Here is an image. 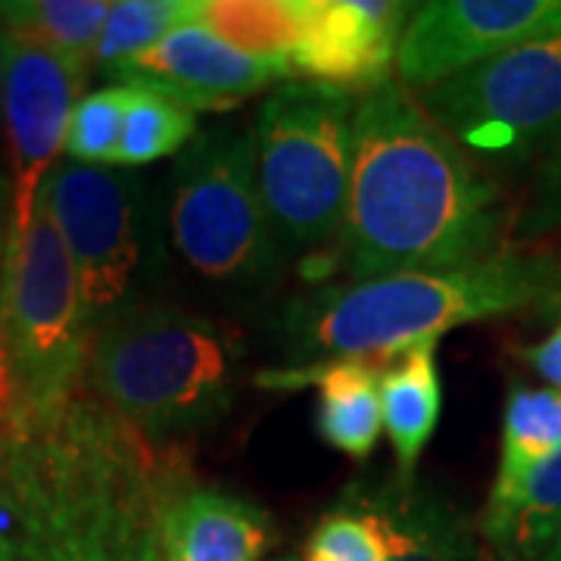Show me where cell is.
<instances>
[{"label":"cell","mask_w":561,"mask_h":561,"mask_svg":"<svg viewBox=\"0 0 561 561\" xmlns=\"http://www.w3.org/2000/svg\"><path fill=\"white\" fill-rule=\"evenodd\" d=\"M505 203L405 84L362 94L353 116V172L341 225L350 280L449 272L502 253Z\"/></svg>","instance_id":"cell-1"},{"label":"cell","mask_w":561,"mask_h":561,"mask_svg":"<svg viewBox=\"0 0 561 561\" xmlns=\"http://www.w3.org/2000/svg\"><path fill=\"white\" fill-rule=\"evenodd\" d=\"M153 443L88 387L0 419V561H113L122 524L157 478Z\"/></svg>","instance_id":"cell-2"},{"label":"cell","mask_w":561,"mask_h":561,"mask_svg":"<svg viewBox=\"0 0 561 561\" xmlns=\"http://www.w3.org/2000/svg\"><path fill=\"white\" fill-rule=\"evenodd\" d=\"M561 262L549 253L502 250L449 272L324 284L284 312V334L306 359L387 362L419 343H437L453 328L500 319L549 300Z\"/></svg>","instance_id":"cell-3"},{"label":"cell","mask_w":561,"mask_h":561,"mask_svg":"<svg viewBox=\"0 0 561 561\" xmlns=\"http://www.w3.org/2000/svg\"><path fill=\"white\" fill-rule=\"evenodd\" d=\"M234 371L238 350L221 324L140 300L91 334L84 387L144 440L162 443L225 419Z\"/></svg>","instance_id":"cell-4"},{"label":"cell","mask_w":561,"mask_h":561,"mask_svg":"<svg viewBox=\"0 0 561 561\" xmlns=\"http://www.w3.org/2000/svg\"><path fill=\"white\" fill-rule=\"evenodd\" d=\"M356 103L312 81H287L262 103L253 128L256 179L284 253L319 250L341 234Z\"/></svg>","instance_id":"cell-5"},{"label":"cell","mask_w":561,"mask_h":561,"mask_svg":"<svg viewBox=\"0 0 561 561\" xmlns=\"http://www.w3.org/2000/svg\"><path fill=\"white\" fill-rule=\"evenodd\" d=\"M165 219L172 247L201 278L250 290L280 272L284 247L262 201L253 131H197L169 175Z\"/></svg>","instance_id":"cell-6"},{"label":"cell","mask_w":561,"mask_h":561,"mask_svg":"<svg viewBox=\"0 0 561 561\" xmlns=\"http://www.w3.org/2000/svg\"><path fill=\"white\" fill-rule=\"evenodd\" d=\"M91 331L79 280L47 206L20 243L3 250L0 368L13 412H41L84 387Z\"/></svg>","instance_id":"cell-7"},{"label":"cell","mask_w":561,"mask_h":561,"mask_svg":"<svg viewBox=\"0 0 561 561\" xmlns=\"http://www.w3.org/2000/svg\"><path fill=\"white\" fill-rule=\"evenodd\" d=\"M41 203L60 231L79 280L88 331L140 302V287L160 268V234L144 181L60 160L41 187Z\"/></svg>","instance_id":"cell-8"},{"label":"cell","mask_w":561,"mask_h":561,"mask_svg":"<svg viewBox=\"0 0 561 561\" xmlns=\"http://www.w3.org/2000/svg\"><path fill=\"white\" fill-rule=\"evenodd\" d=\"M419 101L478 165L537 160L561 140V32L419 91Z\"/></svg>","instance_id":"cell-9"},{"label":"cell","mask_w":561,"mask_h":561,"mask_svg":"<svg viewBox=\"0 0 561 561\" xmlns=\"http://www.w3.org/2000/svg\"><path fill=\"white\" fill-rule=\"evenodd\" d=\"M81 84L66 62L35 38L7 28V81H3V131L10 147V225L7 247L20 243L38 209L50 169L57 165L66 125Z\"/></svg>","instance_id":"cell-10"},{"label":"cell","mask_w":561,"mask_h":561,"mask_svg":"<svg viewBox=\"0 0 561 561\" xmlns=\"http://www.w3.org/2000/svg\"><path fill=\"white\" fill-rule=\"evenodd\" d=\"M561 32V0H431L402 32L397 69L427 91L527 41Z\"/></svg>","instance_id":"cell-11"},{"label":"cell","mask_w":561,"mask_h":561,"mask_svg":"<svg viewBox=\"0 0 561 561\" xmlns=\"http://www.w3.org/2000/svg\"><path fill=\"white\" fill-rule=\"evenodd\" d=\"M419 3L294 0L297 41L280 62L284 79L371 94L397 69L402 32Z\"/></svg>","instance_id":"cell-12"},{"label":"cell","mask_w":561,"mask_h":561,"mask_svg":"<svg viewBox=\"0 0 561 561\" xmlns=\"http://www.w3.org/2000/svg\"><path fill=\"white\" fill-rule=\"evenodd\" d=\"M110 79L125 88L153 91L191 113H221L284 79L280 66L243 54L206 25L187 22L150 50L119 66Z\"/></svg>","instance_id":"cell-13"},{"label":"cell","mask_w":561,"mask_h":561,"mask_svg":"<svg viewBox=\"0 0 561 561\" xmlns=\"http://www.w3.org/2000/svg\"><path fill=\"white\" fill-rule=\"evenodd\" d=\"M160 530L165 561H260L272 534L260 505L191 483L179 465L165 481Z\"/></svg>","instance_id":"cell-14"},{"label":"cell","mask_w":561,"mask_h":561,"mask_svg":"<svg viewBox=\"0 0 561 561\" xmlns=\"http://www.w3.org/2000/svg\"><path fill=\"white\" fill-rule=\"evenodd\" d=\"M350 500L375 515L387 542V561H478V534L449 496L419 478H400L375 490H350Z\"/></svg>","instance_id":"cell-15"},{"label":"cell","mask_w":561,"mask_h":561,"mask_svg":"<svg viewBox=\"0 0 561 561\" xmlns=\"http://www.w3.org/2000/svg\"><path fill=\"white\" fill-rule=\"evenodd\" d=\"M381 378L383 368L375 359H321L260 371L256 383L265 390L316 387L321 440L350 459L365 461L383 427Z\"/></svg>","instance_id":"cell-16"},{"label":"cell","mask_w":561,"mask_h":561,"mask_svg":"<svg viewBox=\"0 0 561 561\" xmlns=\"http://www.w3.org/2000/svg\"><path fill=\"white\" fill-rule=\"evenodd\" d=\"M381 412L383 431L397 456V474L415 478L443 412L437 343H419L402 353L400 365L383 368Z\"/></svg>","instance_id":"cell-17"},{"label":"cell","mask_w":561,"mask_h":561,"mask_svg":"<svg viewBox=\"0 0 561 561\" xmlns=\"http://www.w3.org/2000/svg\"><path fill=\"white\" fill-rule=\"evenodd\" d=\"M561 453V390L512 383L502 415L500 471L483 512H496L512 500L540 465Z\"/></svg>","instance_id":"cell-18"},{"label":"cell","mask_w":561,"mask_h":561,"mask_svg":"<svg viewBox=\"0 0 561 561\" xmlns=\"http://www.w3.org/2000/svg\"><path fill=\"white\" fill-rule=\"evenodd\" d=\"M481 537L500 561H540L561 537V453L540 465L518 493L481 515Z\"/></svg>","instance_id":"cell-19"},{"label":"cell","mask_w":561,"mask_h":561,"mask_svg":"<svg viewBox=\"0 0 561 561\" xmlns=\"http://www.w3.org/2000/svg\"><path fill=\"white\" fill-rule=\"evenodd\" d=\"M110 10L113 3L103 0H13L0 3V20L7 28L54 50L79 79L88 81Z\"/></svg>","instance_id":"cell-20"},{"label":"cell","mask_w":561,"mask_h":561,"mask_svg":"<svg viewBox=\"0 0 561 561\" xmlns=\"http://www.w3.org/2000/svg\"><path fill=\"white\" fill-rule=\"evenodd\" d=\"M203 0H119L113 3L94 66L103 76H113L119 66L150 50L179 25L201 20Z\"/></svg>","instance_id":"cell-21"},{"label":"cell","mask_w":561,"mask_h":561,"mask_svg":"<svg viewBox=\"0 0 561 561\" xmlns=\"http://www.w3.org/2000/svg\"><path fill=\"white\" fill-rule=\"evenodd\" d=\"M194 138H197V113L184 110L162 94L131 88L116 165L135 169V165L175 157Z\"/></svg>","instance_id":"cell-22"},{"label":"cell","mask_w":561,"mask_h":561,"mask_svg":"<svg viewBox=\"0 0 561 561\" xmlns=\"http://www.w3.org/2000/svg\"><path fill=\"white\" fill-rule=\"evenodd\" d=\"M201 25L243 54L280 66L297 41L294 0L280 3H209L203 0ZM284 72V69H280Z\"/></svg>","instance_id":"cell-23"},{"label":"cell","mask_w":561,"mask_h":561,"mask_svg":"<svg viewBox=\"0 0 561 561\" xmlns=\"http://www.w3.org/2000/svg\"><path fill=\"white\" fill-rule=\"evenodd\" d=\"M131 101V88L125 84H110L84 94L66 125V140L62 153L69 162L81 165H116L122 144V128H125V113Z\"/></svg>","instance_id":"cell-24"},{"label":"cell","mask_w":561,"mask_h":561,"mask_svg":"<svg viewBox=\"0 0 561 561\" xmlns=\"http://www.w3.org/2000/svg\"><path fill=\"white\" fill-rule=\"evenodd\" d=\"M306 561H387L381 524L356 502L343 500L312 527L306 540Z\"/></svg>","instance_id":"cell-25"},{"label":"cell","mask_w":561,"mask_h":561,"mask_svg":"<svg viewBox=\"0 0 561 561\" xmlns=\"http://www.w3.org/2000/svg\"><path fill=\"white\" fill-rule=\"evenodd\" d=\"M172 461H162L160 474L147 483L131 502L125 524H122L119 542H116V559L113 561H165L162 559V493L169 481Z\"/></svg>","instance_id":"cell-26"},{"label":"cell","mask_w":561,"mask_h":561,"mask_svg":"<svg viewBox=\"0 0 561 561\" xmlns=\"http://www.w3.org/2000/svg\"><path fill=\"white\" fill-rule=\"evenodd\" d=\"M561 231V140L542 157L524 213L515 221L518 241H540Z\"/></svg>","instance_id":"cell-27"},{"label":"cell","mask_w":561,"mask_h":561,"mask_svg":"<svg viewBox=\"0 0 561 561\" xmlns=\"http://www.w3.org/2000/svg\"><path fill=\"white\" fill-rule=\"evenodd\" d=\"M537 375H540L542 381L552 383L556 390H561V302H559V321H556V328L542 337L540 343H534V346H524L522 353H518Z\"/></svg>","instance_id":"cell-28"},{"label":"cell","mask_w":561,"mask_h":561,"mask_svg":"<svg viewBox=\"0 0 561 561\" xmlns=\"http://www.w3.org/2000/svg\"><path fill=\"white\" fill-rule=\"evenodd\" d=\"M10 184L3 181L0 175V272H3V250H7V231H3V225H10Z\"/></svg>","instance_id":"cell-29"},{"label":"cell","mask_w":561,"mask_h":561,"mask_svg":"<svg viewBox=\"0 0 561 561\" xmlns=\"http://www.w3.org/2000/svg\"><path fill=\"white\" fill-rule=\"evenodd\" d=\"M3 81H7V25L0 20V119H3Z\"/></svg>","instance_id":"cell-30"},{"label":"cell","mask_w":561,"mask_h":561,"mask_svg":"<svg viewBox=\"0 0 561 561\" xmlns=\"http://www.w3.org/2000/svg\"><path fill=\"white\" fill-rule=\"evenodd\" d=\"M540 561H561V537L556 540V546H552V549H549V552H546Z\"/></svg>","instance_id":"cell-31"},{"label":"cell","mask_w":561,"mask_h":561,"mask_svg":"<svg viewBox=\"0 0 561 561\" xmlns=\"http://www.w3.org/2000/svg\"><path fill=\"white\" fill-rule=\"evenodd\" d=\"M280 561H297V559H280Z\"/></svg>","instance_id":"cell-32"}]
</instances>
